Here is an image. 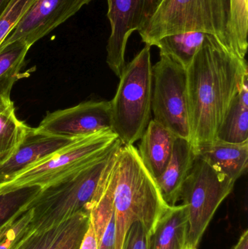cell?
<instances>
[{"label":"cell","mask_w":248,"mask_h":249,"mask_svg":"<svg viewBox=\"0 0 248 249\" xmlns=\"http://www.w3.org/2000/svg\"><path fill=\"white\" fill-rule=\"evenodd\" d=\"M187 98L190 143L196 155L216 139L233 102L248 78L246 58H240L212 35H205L189 68Z\"/></svg>","instance_id":"cell-1"},{"label":"cell","mask_w":248,"mask_h":249,"mask_svg":"<svg viewBox=\"0 0 248 249\" xmlns=\"http://www.w3.org/2000/svg\"><path fill=\"white\" fill-rule=\"evenodd\" d=\"M103 177L113 196L115 249H122L125 235L132 224L141 222L149 235L170 206L163 199L155 179L144 166L134 145L120 142Z\"/></svg>","instance_id":"cell-2"},{"label":"cell","mask_w":248,"mask_h":249,"mask_svg":"<svg viewBox=\"0 0 248 249\" xmlns=\"http://www.w3.org/2000/svg\"><path fill=\"white\" fill-rule=\"evenodd\" d=\"M112 148L90 165L59 182L42 189L28 205L32 209L31 232H41L68 221L80 212H90L97 200L103 171L116 146Z\"/></svg>","instance_id":"cell-3"},{"label":"cell","mask_w":248,"mask_h":249,"mask_svg":"<svg viewBox=\"0 0 248 249\" xmlns=\"http://www.w3.org/2000/svg\"><path fill=\"white\" fill-rule=\"evenodd\" d=\"M229 14L230 0H160L138 32L142 42L151 47L167 35L202 32L215 36L230 51Z\"/></svg>","instance_id":"cell-4"},{"label":"cell","mask_w":248,"mask_h":249,"mask_svg":"<svg viewBox=\"0 0 248 249\" xmlns=\"http://www.w3.org/2000/svg\"><path fill=\"white\" fill-rule=\"evenodd\" d=\"M110 101L112 129L124 145L140 140L151 121L153 75L151 46L145 47L125 64Z\"/></svg>","instance_id":"cell-5"},{"label":"cell","mask_w":248,"mask_h":249,"mask_svg":"<svg viewBox=\"0 0 248 249\" xmlns=\"http://www.w3.org/2000/svg\"><path fill=\"white\" fill-rule=\"evenodd\" d=\"M118 140L117 135L112 129L76 139L0 187V194L33 186L44 189L59 182L93 163Z\"/></svg>","instance_id":"cell-6"},{"label":"cell","mask_w":248,"mask_h":249,"mask_svg":"<svg viewBox=\"0 0 248 249\" xmlns=\"http://www.w3.org/2000/svg\"><path fill=\"white\" fill-rule=\"evenodd\" d=\"M235 182L197 156L183 183L180 200L186 208V247L198 249L217 209L231 194Z\"/></svg>","instance_id":"cell-7"},{"label":"cell","mask_w":248,"mask_h":249,"mask_svg":"<svg viewBox=\"0 0 248 249\" xmlns=\"http://www.w3.org/2000/svg\"><path fill=\"white\" fill-rule=\"evenodd\" d=\"M154 121L190 142L186 70L165 55L152 66Z\"/></svg>","instance_id":"cell-8"},{"label":"cell","mask_w":248,"mask_h":249,"mask_svg":"<svg viewBox=\"0 0 248 249\" xmlns=\"http://www.w3.org/2000/svg\"><path fill=\"white\" fill-rule=\"evenodd\" d=\"M160 0H107L111 35L106 46V63L116 77L125 66L128 39L139 32L152 16Z\"/></svg>","instance_id":"cell-9"},{"label":"cell","mask_w":248,"mask_h":249,"mask_svg":"<svg viewBox=\"0 0 248 249\" xmlns=\"http://www.w3.org/2000/svg\"><path fill=\"white\" fill-rule=\"evenodd\" d=\"M36 128L39 133L71 139L112 129L110 102L89 101L50 112Z\"/></svg>","instance_id":"cell-10"},{"label":"cell","mask_w":248,"mask_h":249,"mask_svg":"<svg viewBox=\"0 0 248 249\" xmlns=\"http://www.w3.org/2000/svg\"><path fill=\"white\" fill-rule=\"evenodd\" d=\"M93 0H35L0 46L21 40L32 47Z\"/></svg>","instance_id":"cell-11"},{"label":"cell","mask_w":248,"mask_h":249,"mask_svg":"<svg viewBox=\"0 0 248 249\" xmlns=\"http://www.w3.org/2000/svg\"><path fill=\"white\" fill-rule=\"evenodd\" d=\"M76 139L45 134L39 133L36 128L29 127L16 152L4 163L0 165V187Z\"/></svg>","instance_id":"cell-12"},{"label":"cell","mask_w":248,"mask_h":249,"mask_svg":"<svg viewBox=\"0 0 248 249\" xmlns=\"http://www.w3.org/2000/svg\"><path fill=\"white\" fill-rule=\"evenodd\" d=\"M196 157L189 141L176 138L170 161L163 174L155 179L163 199L168 206H176L180 200L182 187Z\"/></svg>","instance_id":"cell-13"},{"label":"cell","mask_w":248,"mask_h":249,"mask_svg":"<svg viewBox=\"0 0 248 249\" xmlns=\"http://www.w3.org/2000/svg\"><path fill=\"white\" fill-rule=\"evenodd\" d=\"M177 136L151 120L140 139L138 152L144 166L153 178L163 174L170 161Z\"/></svg>","instance_id":"cell-14"},{"label":"cell","mask_w":248,"mask_h":249,"mask_svg":"<svg viewBox=\"0 0 248 249\" xmlns=\"http://www.w3.org/2000/svg\"><path fill=\"white\" fill-rule=\"evenodd\" d=\"M196 156L236 182L248 169V141L230 143L216 139L201 146Z\"/></svg>","instance_id":"cell-15"},{"label":"cell","mask_w":248,"mask_h":249,"mask_svg":"<svg viewBox=\"0 0 248 249\" xmlns=\"http://www.w3.org/2000/svg\"><path fill=\"white\" fill-rule=\"evenodd\" d=\"M187 235L186 206H170L149 235V249H185Z\"/></svg>","instance_id":"cell-16"},{"label":"cell","mask_w":248,"mask_h":249,"mask_svg":"<svg viewBox=\"0 0 248 249\" xmlns=\"http://www.w3.org/2000/svg\"><path fill=\"white\" fill-rule=\"evenodd\" d=\"M29 48L21 40L0 46V110L14 106L10 93L13 85L19 79Z\"/></svg>","instance_id":"cell-17"},{"label":"cell","mask_w":248,"mask_h":249,"mask_svg":"<svg viewBox=\"0 0 248 249\" xmlns=\"http://www.w3.org/2000/svg\"><path fill=\"white\" fill-rule=\"evenodd\" d=\"M216 139L230 143L248 141V78L234 99L218 130Z\"/></svg>","instance_id":"cell-18"},{"label":"cell","mask_w":248,"mask_h":249,"mask_svg":"<svg viewBox=\"0 0 248 249\" xmlns=\"http://www.w3.org/2000/svg\"><path fill=\"white\" fill-rule=\"evenodd\" d=\"M205 35L195 32L167 35L157 40L153 46L159 48L160 55L168 57L186 70L202 45Z\"/></svg>","instance_id":"cell-19"},{"label":"cell","mask_w":248,"mask_h":249,"mask_svg":"<svg viewBox=\"0 0 248 249\" xmlns=\"http://www.w3.org/2000/svg\"><path fill=\"white\" fill-rule=\"evenodd\" d=\"M248 32V0H230L229 47L240 58L247 54Z\"/></svg>","instance_id":"cell-20"},{"label":"cell","mask_w":248,"mask_h":249,"mask_svg":"<svg viewBox=\"0 0 248 249\" xmlns=\"http://www.w3.org/2000/svg\"><path fill=\"white\" fill-rule=\"evenodd\" d=\"M29 128L17 119L14 106L0 110V165L16 152Z\"/></svg>","instance_id":"cell-21"},{"label":"cell","mask_w":248,"mask_h":249,"mask_svg":"<svg viewBox=\"0 0 248 249\" xmlns=\"http://www.w3.org/2000/svg\"><path fill=\"white\" fill-rule=\"evenodd\" d=\"M41 190V187L33 186L0 194V230L10 219L26 211L28 205Z\"/></svg>","instance_id":"cell-22"},{"label":"cell","mask_w":248,"mask_h":249,"mask_svg":"<svg viewBox=\"0 0 248 249\" xmlns=\"http://www.w3.org/2000/svg\"><path fill=\"white\" fill-rule=\"evenodd\" d=\"M73 216L61 225L47 231L41 232H31L29 231L10 249H55L68 231L72 222Z\"/></svg>","instance_id":"cell-23"},{"label":"cell","mask_w":248,"mask_h":249,"mask_svg":"<svg viewBox=\"0 0 248 249\" xmlns=\"http://www.w3.org/2000/svg\"><path fill=\"white\" fill-rule=\"evenodd\" d=\"M32 209L19 213L6 223L0 230V249H10L20 238L26 235L32 219Z\"/></svg>","instance_id":"cell-24"},{"label":"cell","mask_w":248,"mask_h":249,"mask_svg":"<svg viewBox=\"0 0 248 249\" xmlns=\"http://www.w3.org/2000/svg\"><path fill=\"white\" fill-rule=\"evenodd\" d=\"M90 221V212H80L74 215L68 231L55 249H80Z\"/></svg>","instance_id":"cell-25"},{"label":"cell","mask_w":248,"mask_h":249,"mask_svg":"<svg viewBox=\"0 0 248 249\" xmlns=\"http://www.w3.org/2000/svg\"><path fill=\"white\" fill-rule=\"evenodd\" d=\"M35 0H12L0 17V45L20 21Z\"/></svg>","instance_id":"cell-26"},{"label":"cell","mask_w":248,"mask_h":249,"mask_svg":"<svg viewBox=\"0 0 248 249\" xmlns=\"http://www.w3.org/2000/svg\"><path fill=\"white\" fill-rule=\"evenodd\" d=\"M122 249H149V233L141 222H135L127 232Z\"/></svg>","instance_id":"cell-27"},{"label":"cell","mask_w":248,"mask_h":249,"mask_svg":"<svg viewBox=\"0 0 248 249\" xmlns=\"http://www.w3.org/2000/svg\"><path fill=\"white\" fill-rule=\"evenodd\" d=\"M115 244H116V226H115V216L113 214L100 238L98 249H115Z\"/></svg>","instance_id":"cell-28"},{"label":"cell","mask_w":248,"mask_h":249,"mask_svg":"<svg viewBox=\"0 0 248 249\" xmlns=\"http://www.w3.org/2000/svg\"><path fill=\"white\" fill-rule=\"evenodd\" d=\"M99 249V242L94 228L90 221L88 228L82 240L80 249Z\"/></svg>","instance_id":"cell-29"},{"label":"cell","mask_w":248,"mask_h":249,"mask_svg":"<svg viewBox=\"0 0 248 249\" xmlns=\"http://www.w3.org/2000/svg\"><path fill=\"white\" fill-rule=\"evenodd\" d=\"M233 249H248V231L243 232L241 236L240 237L237 244L234 246Z\"/></svg>","instance_id":"cell-30"},{"label":"cell","mask_w":248,"mask_h":249,"mask_svg":"<svg viewBox=\"0 0 248 249\" xmlns=\"http://www.w3.org/2000/svg\"><path fill=\"white\" fill-rule=\"evenodd\" d=\"M11 1L12 0H0V17L5 11Z\"/></svg>","instance_id":"cell-31"},{"label":"cell","mask_w":248,"mask_h":249,"mask_svg":"<svg viewBox=\"0 0 248 249\" xmlns=\"http://www.w3.org/2000/svg\"><path fill=\"white\" fill-rule=\"evenodd\" d=\"M185 249H192L189 248V247H186V248Z\"/></svg>","instance_id":"cell-32"}]
</instances>
